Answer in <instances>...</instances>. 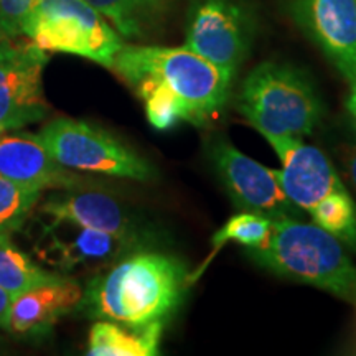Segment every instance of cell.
<instances>
[{"label": "cell", "mask_w": 356, "mask_h": 356, "mask_svg": "<svg viewBox=\"0 0 356 356\" xmlns=\"http://www.w3.org/2000/svg\"><path fill=\"white\" fill-rule=\"evenodd\" d=\"M10 233L0 234V289L17 297L43 284L58 282L66 275L48 273L12 241Z\"/></svg>", "instance_id": "18"}, {"label": "cell", "mask_w": 356, "mask_h": 356, "mask_svg": "<svg viewBox=\"0 0 356 356\" xmlns=\"http://www.w3.org/2000/svg\"><path fill=\"white\" fill-rule=\"evenodd\" d=\"M40 211L47 220L70 221L89 229L140 239V231L127 208L104 191L60 190L44 200Z\"/></svg>", "instance_id": "14"}, {"label": "cell", "mask_w": 356, "mask_h": 356, "mask_svg": "<svg viewBox=\"0 0 356 356\" xmlns=\"http://www.w3.org/2000/svg\"><path fill=\"white\" fill-rule=\"evenodd\" d=\"M343 162H345V170H346V175H348L350 184L356 191V147L348 149Z\"/></svg>", "instance_id": "22"}, {"label": "cell", "mask_w": 356, "mask_h": 356, "mask_svg": "<svg viewBox=\"0 0 356 356\" xmlns=\"http://www.w3.org/2000/svg\"><path fill=\"white\" fill-rule=\"evenodd\" d=\"M35 0H0V42L24 35Z\"/></svg>", "instance_id": "21"}, {"label": "cell", "mask_w": 356, "mask_h": 356, "mask_svg": "<svg viewBox=\"0 0 356 356\" xmlns=\"http://www.w3.org/2000/svg\"><path fill=\"white\" fill-rule=\"evenodd\" d=\"M24 35L44 51L70 53L109 70L124 47L118 30L84 0H35Z\"/></svg>", "instance_id": "5"}, {"label": "cell", "mask_w": 356, "mask_h": 356, "mask_svg": "<svg viewBox=\"0 0 356 356\" xmlns=\"http://www.w3.org/2000/svg\"><path fill=\"white\" fill-rule=\"evenodd\" d=\"M190 275L177 257L157 251H136L97 274L78 307L91 318L131 327L162 322L175 314Z\"/></svg>", "instance_id": "2"}, {"label": "cell", "mask_w": 356, "mask_h": 356, "mask_svg": "<svg viewBox=\"0 0 356 356\" xmlns=\"http://www.w3.org/2000/svg\"><path fill=\"white\" fill-rule=\"evenodd\" d=\"M47 51L33 42H0V127L22 129L38 122L50 113L43 95Z\"/></svg>", "instance_id": "8"}, {"label": "cell", "mask_w": 356, "mask_h": 356, "mask_svg": "<svg viewBox=\"0 0 356 356\" xmlns=\"http://www.w3.org/2000/svg\"><path fill=\"white\" fill-rule=\"evenodd\" d=\"M210 155L239 210L257 213L269 220L300 216V210L286 197L270 168L239 152L228 140H216Z\"/></svg>", "instance_id": "9"}, {"label": "cell", "mask_w": 356, "mask_h": 356, "mask_svg": "<svg viewBox=\"0 0 356 356\" xmlns=\"http://www.w3.org/2000/svg\"><path fill=\"white\" fill-rule=\"evenodd\" d=\"M252 42V19L236 0H197L191 6L185 48L233 79Z\"/></svg>", "instance_id": "7"}, {"label": "cell", "mask_w": 356, "mask_h": 356, "mask_svg": "<svg viewBox=\"0 0 356 356\" xmlns=\"http://www.w3.org/2000/svg\"><path fill=\"white\" fill-rule=\"evenodd\" d=\"M348 109L351 115H353L355 122H356V88H351V96L348 99Z\"/></svg>", "instance_id": "24"}, {"label": "cell", "mask_w": 356, "mask_h": 356, "mask_svg": "<svg viewBox=\"0 0 356 356\" xmlns=\"http://www.w3.org/2000/svg\"><path fill=\"white\" fill-rule=\"evenodd\" d=\"M277 152L282 170H273L286 197L300 211L310 213L346 186L332 162L317 147L296 137L267 139Z\"/></svg>", "instance_id": "11"}, {"label": "cell", "mask_w": 356, "mask_h": 356, "mask_svg": "<svg viewBox=\"0 0 356 356\" xmlns=\"http://www.w3.org/2000/svg\"><path fill=\"white\" fill-rule=\"evenodd\" d=\"M162 322L131 327L108 320L92 325L88 340V355L91 356H154L159 355Z\"/></svg>", "instance_id": "16"}, {"label": "cell", "mask_w": 356, "mask_h": 356, "mask_svg": "<svg viewBox=\"0 0 356 356\" xmlns=\"http://www.w3.org/2000/svg\"><path fill=\"white\" fill-rule=\"evenodd\" d=\"M292 13L350 84L356 81V0H292Z\"/></svg>", "instance_id": "12"}, {"label": "cell", "mask_w": 356, "mask_h": 356, "mask_svg": "<svg viewBox=\"0 0 356 356\" xmlns=\"http://www.w3.org/2000/svg\"><path fill=\"white\" fill-rule=\"evenodd\" d=\"M238 109L266 139H302L317 126L320 99L304 71L267 61L243 81Z\"/></svg>", "instance_id": "4"}, {"label": "cell", "mask_w": 356, "mask_h": 356, "mask_svg": "<svg viewBox=\"0 0 356 356\" xmlns=\"http://www.w3.org/2000/svg\"><path fill=\"white\" fill-rule=\"evenodd\" d=\"M118 30L122 38L145 37L162 20L172 0H84Z\"/></svg>", "instance_id": "17"}, {"label": "cell", "mask_w": 356, "mask_h": 356, "mask_svg": "<svg viewBox=\"0 0 356 356\" xmlns=\"http://www.w3.org/2000/svg\"><path fill=\"white\" fill-rule=\"evenodd\" d=\"M270 231H273V220L257 215L251 211H241L238 215L231 216L222 228L218 229V233L211 238V251L204 264L190 277V284L195 282L203 273V269L213 261L220 249L228 243L241 244L246 249L264 248L269 241Z\"/></svg>", "instance_id": "19"}, {"label": "cell", "mask_w": 356, "mask_h": 356, "mask_svg": "<svg viewBox=\"0 0 356 356\" xmlns=\"http://www.w3.org/2000/svg\"><path fill=\"white\" fill-rule=\"evenodd\" d=\"M2 132H3V129H2V127H0V136H2Z\"/></svg>", "instance_id": "26"}, {"label": "cell", "mask_w": 356, "mask_h": 356, "mask_svg": "<svg viewBox=\"0 0 356 356\" xmlns=\"http://www.w3.org/2000/svg\"><path fill=\"white\" fill-rule=\"evenodd\" d=\"M12 297L8 296L6 291L0 289V328L6 330V323H7V315H8V307H10Z\"/></svg>", "instance_id": "23"}, {"label": "cell", "mask_w": 356, "mask_h": 356, "mask_svg": "<svg viewBox=\"0 0 356 356\" xmlns=\"http://www.w3.org/2000/svg\"><path fill=\"white\" fill-rule=\"evenodd\" d=\"M0 178L43 190H71L84 180L56 162L38 134H15L0 139Z\"/></svg>", "instance_id": "13"}, {"label": "cell", "mask_w": 356, "mask_h": 356, "mask_svg": "<svg viewBox=\"0 0 356 356\" xmlns=\"http://www.w3.org/2000/svg\"><path fill=\"white\" fill-rule=\"evenodd\" d=\"M351 88H356V81H355L353 84H351Z\"/></svg>", "instance_id": "25"}, {"label": "cell", "mask_w": 356, "mask_h": 356, "mask_svg": "<svg viewBox=\"0 0 356 356\" xmlns=\"http://www.w3.org/2000/svg\"><path fill=\"white\" fill-rule=\"evenodd\" d=\"M111 70L144 101L147 119L159 131L181 121L202 127L222 109L233 83L185 47L124 44Z\"/></svg>", "instance_id": "1"}, {"label": "cell", "mask_w": 356, "mask_h": 356, "mask_svg": "<svg viewBox=\"0 0 356 356\" xmlns=\"http://www.w3.org/2000/svg\"><path fill=\"white\" fill-rule=\"evenodd\" d=\"M248 256L270 273L356 300V266L343 243L315 222L299 218L273 220L264 248L248 249Z\"/></svg>", "instance_id": "3"}, {"label": "cell", "mask_w": 356, "mask_h": 356, "mask_svg": "<svg viewBox=\"0 0 356 356\" xmlns=\"http://www.w3.org/2000/svg\"><path fill=\"white\" fill-rule=\"evenodd\" d=\"M38 137L60 165L102 175L149 181L154 168L136 150L104 129L86 121L58 118L48 122Z\"/></svg>", "instance_id": "6"}, {"label": "cell", "mask_w": 356, "mask_h": 356, "mask_svg": "<svg viewBox=\"0 0 356 356\" xmlns=\"http://www.w3.org/2000/svg\"><path fill=\"white\" fill-rule=\"evenodd\" d=\"M42 191L0 178V234L20 229L38 203Z\"/></svg>", "instance_id": "20"}, {"label": "cell", "mask_w": 356, "mask_h": 356, "mask_svg": "<svg viewBox=\"0 0 356 356\" xmlns=\"http://www.w3.org/2000/svg\"><path fill=\"white\" fill-rule=\"evenodd\" d=\"M81 297L83 289L70 277L30 289L12 299L6 330L22 337L43 335L63 315L76 309Z\"/></svg>", "instance_id": "15"}, {"label": "cell", "mask_w": 356, "mask_h": 356, "mask_svg": "<svg viewBox=\"0 0 356 356\" xmlns=\"http://www.w3.org/2000/svg\"><path fill=\"white\" fill-rule=\"evenodd\" d=\"M139 248L140 239L89 229L70 221L47 220L35 251L38 259L60 273H73L79 267L109 266Z\"/></svg>", "instance_id": "10"}]
</instances>
